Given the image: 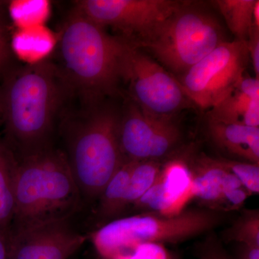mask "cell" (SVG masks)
I'll list each match as a JSON object with an SVG mask.
<instances>
[{
	"label": "cell",
	"instance_id": "484cf974",
	"mask_svg": "<svg viewBox=\"0 0 259 259\" xmlns=\"http://www.w3.org/2000/svg\"><path fill=\"white\" fill-rule=\"evenodd\" d=\"M0 259H8V235L0 231Z\"/></svg>",
	"mask_w": 259,
	"mask_h": 259
},
{
	"label": "cell",
	"instance_id": "d6986e66",
	"mask_svg": "<svg viewBox=\"0 0 259 259\" xmlns=\"http://www.w3.org/2000/svg\"><path fill=\"white\" fill-rule=\"evenodd\" d=\"M161 168V163L156 160L136 161L124 198L123 209L136 203L152 187Z\"/></svg>",
	"mask_w": 259,
	"mask_h": 259
},
{
	"label": "cell",
	"instance_id": "7c38bea8",
	"mask_svg": "<svg viewBox=\"0 0 259 259\" xmlns=\"http://www.w3.org/2000/svg\"><path fill=\"white\" fill-rule=\"evenodd\" d=\"M190 173L192 197L207 209L225 213L238 210L250 196L238 179L207 156L199 158Z\"/></svg>",
	"mask_w": 259,
	"mask_h": 259
},
{
	"label": "cell",
	"instance_id": "277c9868",
	"mask_svg": "<svg viewBox=\"0 0 259 259\" xmlns=\"http://www.w3.org/2000/svg\"><path fill=\"white\" fill-rule=\"evenodd\" d=\"M105 101L84 105L83 113L63 120L64 151L83 202L98 199L125 161L121 152V112Z\"/></svg>",
	"mask_w": 259,
	"mask_h": 259
},
{
	"label": "cell",
	"instance_id": "6da1fadb",
	"mask_svg": "<svg viewBox=\"0 0 259 259\" xmlns=\"http://www.w3.org/2000/svg\"><path fill=\"white\" fill-rule=\"evenodd\" d=\"M0 87L5 144L16 158L53 147L56 124L71 95L59 66L40 61L10 69Z\"/></svg>",
	"mask_w": 259,
	"mask_h": 259
},
{
	"label": "cell",
	"instance_id": "d4e9b609",
	"mask_svg": "<svg viewBox=\"0 0 259 259\" xmlns=\"http://www.w3.org/2000/svg\"><path fill=\"white\" fill-rule=\"evenodd\" d=\"M237 259H259V247L239 244Z\"/></svg>",
	"mask_w": 259,
	"mask_h": 259
},
{
	"label": "cell",
	"instance_id": "7402d4cb",
	"mask_svg": "<svg viewBox=\"0 0 259 259\" xmlns=\"http://www.w3.org/2000/svg\"><path fill=\"white\" fill-rule=\"evenodd\" d=\"M198 259H233L222 244V241L213 233L209 232L208 236L199 243L196 250Z\"/></svg>",
	"mask_w": 259,
	"mask_h": 259
},
{
	"label": "cell",
	"instance_id": "30bf717a",
	"mask_svg": "<svg viewBox=\"0 0 259 259\" xmlns=\"http://www.w3.org/2000/svg\"><path fill=\"white\" fill-rule=\"evenodd\" d=\"M180 136L173 120L151 115L132 100L121 112L120 145L125 161H157L175 147Z\"/></svg>",
	"mask_w": 259,
	"mask_h": 259
},
{
	"label": "cell",
	"instance_id": "5bb4252c",
	"mask_svg": "<svg viewBox=\"0 0 259 259\" xmlns=\"http://www.w3.org/2000/svg\"><path fill=\"white\" fill-rule=\"evenodd\" d=\"M208 120L259 127V79L243 75L216 105Z\"/></svg>",
	"mask_w": 259,
	"mask_h": 259
},
{
	"label": "cell",
	"instance_id": "2e32d148",
	"mask_svg": "<svg viewBox=\"0 0 259 259\" xmlns=\"http://www.w3.org/2000/svg\"><path fill=\"white\" fill-rule=\"evenodd\" d=\"M135 163L125 160L102 191L97 210L100 222H110L124 210L123 200Z\"/></svg>",
	"mask_w": 259,
	"mask_h": 259
},
{
	"label": "cell",
	"instance_id": "603a6c76",
	"mask_svg": "<svg viewBox=\"0 0 259 259\" xmlns=\"http://www.w3.org/2000/svg\"><path fill=\"white\" fill-rule=\"evenodd\" d=\"M12 52L11 45L10 44L8 28L0 17V78L3 79L4 75L11 69Z\"/></svg>",
	"mask_w": 259,
	"mask_h": 259
},
{
	"label": "cell",
	"instance_id": "8992f818",
	"mask_svg": "<svg viewBox=\"0 0 259 259\" xmlns=\"http://www.w3.org/2000/svg\"><path fill=\"white\" fill-rule=\"evenodd\" d=\"M225 41L215 17L186 1L156 37L139 49H146L162 66L180 76Z\"/></svg>",
	"mask_w": 259,
	"mask_h": 259
},
{
	"label": "cell",
	"instance_id": "9a60e30c",
	"mask_svg": "<svg viewBox=\"0 0 259 259\" xmlns=\"http://www.w3.org/2000/svg\"><path fill=\"white\" fill-rule=\"evenodd\" d=\"M208 131L213 142L221 150L259 165V127L208 120Z\"/></svg>",
	"mask_w": 259,
	"mask_h": 259
},
{
	"label": "cell",
	"instance_id": "3957f363",
	"mask_svg": "<svg viewBox=\"0 0 259 259\" xmlns=\"http://www.w3.org/2000/svg\"><path fill=\"white\" fill-rule=\"evenodd\" d=\"M14 192L9 232L69 220L83 204L66 154L54 146L16 158Z\"/></svg>",
	"mask_w": 259,
	"mask_h": 259
},
{
	"label": "cell",
	"instance_id": "e0dca14e",
	"mask_svg": "<svg viewBox=\"0 0 259 259\" xmlns=\"http://www.w3.org/2000/svg\"><path fill=\"white\" fill-rule=\"evenodd\" d=\"M16 158L0 139V231L8 235L15 214L14 175Z\"/></svg>",
	"mask_w": 259,
	"mask_h": 259
},
{
	"label": "cell",
	"instance_id": "52a82bcc",
	"mask_svg": "<svg viewBox=\"0 0 259 259\" xmlns=\"http://www.w3.org/2000/svg\"><path fill=\"white\" fill-rule=\"evenodd\" d=\"M186 1L83 0L76 10L94 23L118 30L120 37L140 48L156 37Z\"/></svg>",
	"mask_w": 259,
	"mask_h": 259
},
{
	"label": "cell",
	"instance_id": "7a4b0ae2",
	"mask_svg": "<svg viewBox=\"0 0 259 259\" xmlns=\"http://www.w3.org/2000/svg\"><path fill=\"white\" fill-rule=\"evenodd\" d=\"M133 44L114 36L75 9L61 31L59 66L71 95L83 105L115 96L125 83L126 66Z\"/></svg>",
	"mask_w": 259,
	"mask_h": 259
},
{
	"label": "cell",
	"instance_id": "4fadbf2b",
	"mask_svg": "<svg viewBox=\"0 0 259 259\" xmlns=\"http://www.w3.org/2000/svg\"><path fill=\"white\" fill-rule=\"evenodd\" d=\"M191 199L190 169L185 162L175 160L162 166L152 187L134 205L163 215H176Z\"/></svg>",
	"mask_w": 259,
	"mask_h": 259
},
{
	"label": "cell",
	"instance_id": "ffe728a7",
	"mask_svg": "<svg viewBox=\"0 0 259 259\" xmlns=\"http://www.w3.org/2000/svg\"><path fill=\"white\" fill-rule=\"evenodd\" d=\"M227 242L259 247L258 209H246L223 233Z\"/></svg>",
	"mask_w": 259,
	"mask_h": 259
},
{
	"label": "cell",
	"instance_id": "44dd1931",
	"mask_svg": "<svg viewBox=\"0 0 259 259\" xmlns=\"http://www.w3.org/2000/svg\"><path fill=\"white\" fill-rule=\"evenodd\" d=\"M214 164L238 179L250 195L259 193V165L226 158H213Z\"/></svg>",
	"mask_w": 259,
	"mask_h": 259
},
{
	"label": "cell",
	"instance_id": "4316f807",
	"mask_svg": "<svg viewBox=\"0 0 259 259\" xmlns=\"http://www.w3.org/2000/svg\"><path fill=\"white\" fill-rule=\"evenodd\" d=\"M115 259H128L127 258V257L125 256V255H120V256L117 257V258H116ZM171 259H175L173 257H172Z\"/></svg>",
	"mask_w": 259,
	"mask_h": 259
},
{
	"label": "cell",
	"instance_id": "9c48e42d",
	"mask_svg": "<svg viewBox=\"0 0 259 259\" xmlns=\"http://www.w3.org/2000/svg\"><path fill=\"white\" fill-rule=\"evenodd\" d=\"M131 100L144 111L173 120L177 112L192 105L173 75L139 48L133 45L126 66L125 83Z\"/></svg>",
	"mask_w": 259,
	"mask_h": 259
},
{
	"label": "cell",
	"instance_id": "ac0fdd59",
	"mask_svg": "<svg viewBox=\"0 0 259 259\" xmlns=\"http://www.w3.org/2000/svg\"><path fill=\"white\" fill-rule=\"evenodd\" d=\"M258 0H218L214 2L237 40L247 42L253 28V15Z\"/></svg>",
	"mask_w": 259,
	"mask_h": 259
},
{
	"label": "cell",
	"instance_id": "ba28073f",
	"mask_svg": "<svg viewBox=\"0 0 259 259\" xmlns=\"http://www.w3.org/2000/svg\"><path fill=\"white\" fill-rule=\"evenodd\" d=\"M248 57L247 42L225 41L177 79L192 103L210 109L243 77Z\"/></svg>",
	"mask_w": 259,
	"mask_h": 259
},
{
	"label": "cell",
	"instance_id": "8fae6325",
	"mask_svg": "<svg viewBox=\"0 0 259 259\" xmlns=\"http://www.w3.org/2000/svg\"><path fill=\"white\" fill-rule=\"evenodd\" d=\"M70 219L10 231L8 259H70L88 236L71 226Z\"/></svg>",
	"mask_w": 259,
	"mask_h": 259
},
{
	"label": "cell",
	"instance_id": "cb8c5ba5",
	"mask_svg": "<svg viewBox=\"0 0 259 259\" xmlns=\"http://www.w3.org/2000/svg\"><path fill=\"white\" fill-rule=\"evenodd\" d=\"M247 46L254 70L255 78L259 79V28H252L247 40Z\"/></svg>",
	"mask_w": 259,
	"mask_h": 259
},
{
	"label": "cell",
	"instance_id": "5b68a950",
	"mask_svg": "<svg viewBox=\"0 0 259 259\" xmlns=\"http://www.w3.org/2000/svg\"><path fill=\"white\" fill-rule=\"evenodd\" d=\"M226 218L227 213L202 208L176 215L150 212L115 218L93 233L92 240L102 257L115 259L141 245L177 243L209 233Z\"/></svg>",
	"mask_w": 259,
	"mask_h": 259
}]
</instances>
